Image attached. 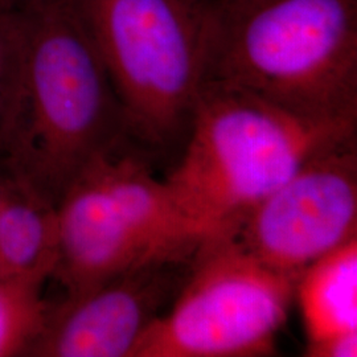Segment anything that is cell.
<instances>
[{"label": "cell", "instance_id": "6da1fadb", "mask_svg": "<svg viewBox=\"0 0 357 357\" xmlns=\"http://www.w3.org/2000/svg\"><path fill=\"white\" fill-rule=\"evenodd\" d=\"M205 81L310 121L357 123V0L218 3Z\"/></svg>", "mask_w": 357, "mask_h": 357}, {"label": "cell", "instance_id": "7a4b0ae2", "mask_svg": "<svg viewBox=\"0 0 357 357\" xmlns=\"http://www.w3.org/2000/svg\"><path fill=\"white\" fill-rule=\"evenodd\" d=\"M26 112L4 160L16 178L57 205L93 158L132 138L89 31L70 0L24 10Z\"/></svg>", "mask_w": 357, "mask_h": 357}, {"label": "cell", "instance_id": "3957f363", "mask_svg": "<svg viewBox=\"0 0 357 357\" xmlns=\"http://www.w3.org/2000/svg\"><path fill=\"white\" fill-rule=\"evenodd\" d=\"M356 132L357 123L310 121L245 90L205 81L184 153L165 181L209 237L228 234L307 160Z\"/></svg>", "mask_w": 357, "mask_h": 357}, {"label": "cell", "instance_id": "277c9868", "mask_svg": "<svg viewBox=\"0 0 357 357\" xmlns=\"http://www.w3.org/2000/svg\"><path fill=\"white\" fill-rule=\"evenodd\" d=\"M123 139L93 158L57 203L59 261L54 278L66 299L130 270L191 259L209 236L178 204Z\"/></svg>", "mask_w": 357, "mask_h": 357}, {"label": "cell", "instance_id": "5b68a950", "mask_svg": "<svg viewBox=\"0 0 357 357\" xmlns=\"http://www.w3.org/2000/svg\"><path fill=\"white\" fill-rule=\"evenodd\" d=\"M89 31L131 137L185 138L216 28L215 0H70Z\"/></svg>", "mask_w": 357, "mask_h": 357}, {"label": "cell", "instance_id": "8992f818", "mask_svg": "<svg viewBox=\"0 0 357 357\" xmlns=\"http://www.w3.org/2000/svg\"><path fill=\"white\" fill-rule=\"evenodd\" d=\"M294 289V280L257 261L229 234L212 236L131 357L270 356Z\"/></svg>", "mask_w": 357, "mask_h": 357}, {"label": "cell", "instance_id": "52a82bcc", "mask_svg": "<svg viewBox=\"0 0 357 357\" xmlns=\"http://www.w3.org/2000/svg\"><path fill=\"white\" fill-rule=\"evenodd\" d=\"M228 234L295 282L310 265L357 238L356 137L307 160Z\"/></svg>", "mask_w": 357, "mask_h": 357}, {"label": "cell", "instance_id": "ba28073f", "mask_svg": "<svg viewBox=\"0 0 357 357\" xmlns=\"http://www.w3.org/2000/svg\"><path fill=\"white\" fill-rule=\"evenodd\" d=\"M192 258L134 268L66 299L54 312L50 311L29 355L131 357L143 333L176 296Z\"/></svg>", "mask_w": 357, "mask_h": 357}, {"label": "cell", "instance_id": "9c48e42d", "mask_svg": "<svg viewBox=\"0 0 357 357\" xmlns=\"http://www.w3.org/2000/svg\"><path fill=\"white\" fill-rule=\"evenodd\" d=\"M57 261V205L19 178L0 212V275L44 284Z\"/></svg>", "mask_w": 357, "mask_h": 357}, {"label": "cell", "instance_id": "30bf717a", "mask_svg": "<svg viewBox=\"0 0 357 357\" xmlns=\"http://www.w3.org/2000/svg\"><path fill=\"white\" fill-rule=\"evenodd\" d=\"M307 336L306 354L357 332V238L310 265L294 289Z\"/></svg>", "mask_w": 357, "mask_h": 357}, {"label": "cell", "instance_id": "8fae6325", "mask_svg": "<svg viewBox=\"0 0 357 357\" xmlns=\"http://www.w3.org/2000/svg\"><path fill=\"white\" fill-rule=\"evenodd\" d=\"M43 284L0 275V357L31 352L44 331L50 310Z\"/></svg>", "mask_w": 357, "mask_h": 357}, {"label": "cell", "instance_id": "7c38bea8", "mask_svg": "<svg viewBox=\"0 0 357 357\" xmlns=\"http://www.w3.org/2000/svg\"><path fill=\"white\" fill-rule=\"evenodd\" d=\"M24 65V26L0 13V159H4L26 112Z\"/></svg>", "mask_w": 357, "mask_h": 357}, {"label": "cell", "instance_id": "4fadbf2b", "mask_svg": "<svg viewBox=\"0 0 357 357\" xmlns=\"http://www.w3.org/2000/svg\"><path fill=\"white\" fill-rule=\"evenodd\" d=\"M310 357H356L357 332L335 337L308 351Z\"/></svg>", "mask_w": 357, "mask_h": 357}, {"label": "cell", "instance_id": "5bb4252c", "mask_svg": "<svg viewBox=\"0 0 357 357\" xmlns=\"http://www.w3.org/2000/svg\"><path fill=\"white\" fill-rule=\"evenodd\" d=\"M17 183L19 178L13 174L11 167L7 165L4 159H0V212L16 188Z\"/></svg>", "mask_w": 357, "mask_h": 357}, {"label": "cell", "instance_id": "9a60e30c", "mask_svg": "<svg viewBox=\"0 0 357 357\" xmlns=\"http://www.w3.org/2000/svg\"><path fill=\"white\" fill-rule=\"evenodd\" d=\"M35 0H0V7L4 8H13V10H24L29 4H32Z\"/></svg>", "mask_w": 357, "mask_h": 357}, {"label": "cell", "instance_id": "2e32d148", "mask_svg": "<svg viewBox=\"0 0 357 357\" xmlns=\"http://www.w3.org/2000/svg\"><path fill=\"white\" fill-rule=\"evenodd\" d=\"M216 1H221V0H216Z\"/></svg>", "mask_w": 357, "mask_h": 357}, {"label": "cell", "instance_id": "e0dca14e", "mask_svg": "<svg viewBox=\"0 0 357 357\" xmlns=\"http://www.w3.org/2000/svg\"><path fill=\"white\" fill-rule=\"evenodd\" d=\"M221 1H224V0H221Z\"/></svg>", "mask_w": 357, "mask_h": 357}]
</instances>
